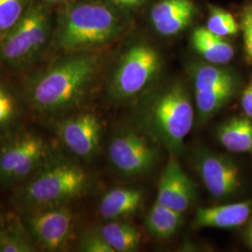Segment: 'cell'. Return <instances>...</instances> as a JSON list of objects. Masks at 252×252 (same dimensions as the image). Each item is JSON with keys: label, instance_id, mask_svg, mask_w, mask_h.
I'll use <instances>...</instances> for the list:
<instances>
[{"label": "cell", "instance_id": "1", "mask_svg": "<svg viewBox=\"0 0 252 252\" xmlns=\"http://www.w3.org/2000/svg\"><path fill=\"white\" fill-rule=\"evenodd\" d=\"M98 66L96 55L78 52L58 59L28 82L27 99L42 114L54 115L74 106L89 87Z\"/></svg>", "mask_w": 252, "mask_h": 252}, {"label": "cell", "instance_id": "2", "mask_svg": "<svg viewBox=\"0 0 252 252\" xmlns=\"http://www.w3.org/2000/svg\"><path fill=\"white\" fill-rule=\"evenodd\" d=\"M121 10L101 0L68 2L58 16L54 44L71 54L112 42L126 27Z\"/></svg>", "mask_w": 252, "mask_h": 252}, {"label": "cell", "instance_id": "3", "mask_svg": "<svg viewBox=\"0 0 252 252\" xmlns=\"http://www.w3.org/2000/svg\"><path fill=\"white\" fill-rule=\"evenodd\" d=\"M141 119L158 141L178 153L193 126L194 109L186 89L175 83L147 101Z\"/></svg>", "mask_w": 252, "mask_h": 252}, {"label": "cell", "instance_id": "4", "mask_svg": "<svg viewBox=\"0 0 252 252\" xmlns=\"http://www.w3.org/2000/svg\"><path fill=\"white\" fill-rule=\"evenodd\" d=\"M88 177L79 165L52 162L41 168L19 193L23 206L30 209L62 206L85 189Z\"/></svg>", "mask_w": 252, "mask_h": 252}, {"label": "cell", "instance_id": "5", "mask_svg": "<svg viewBox=\"0 0 252 252\" xmlns=\"http://www.w3.org/2000/svg\"><path fill=\"white\" fill-rule=\"evenodd\" d=\"M51 15L42 3L31 2L0 42V60L13 68L27 66L44 51L51 37Z\"/></svg>", "mask_w": 252, "mask_h": 252}, {"label": "cell", "instance_id": "6", "mask_svg": "<svg viewBox=\"0 0 252 252\" xmlns=\"http://www.w3.org/2000/svg\"><path fill=\"white\" fill-rule=\"evenodd\" d=\"M161 69L158 52L148 44L129 48L122 56L112 75L109 94L114 100L134 97L154 80Z\"/></svg>", "mask_w": 252, "mask_h": 252}, {"label": "cell", "instance_id": "7", "mask_svg": "<svg viewBox=\"0 0 252 252\" xmlns=\"http://www.w3.org/2000/svg\"><path fill=\"white\" fill-rule=\"evenodd\" d=\"M48 152L45 140L36 134L10 139L0 148V182L8 185L25 180L45 162Z\"/></svg>", "mask_w": 252, "mask_h": 252}, {"label": "cell", "instance_id": "8", "mask_svg": "<svg viewBox=\"0 0 252 252\" xmlns=\"http://www.w3.org/2000/svg\"><path fill=\"white\" fill-rule=\"evenodd\" d=\"M109 160L114 168L126 177L143 175L156 161V153L143 135L132 130L118 133L108 146Z\"/></svg>", "mask_w": 252, "mask_h": 252}, {"label": "cell", "instance_id": "9", "mask_svg": "<svg viewBox=\"0 0 252 252\" xmlns=\"http://www.w3.org/2000/svg\"><path fill=\"white\" fill-rule=\"evenodd\" d=\"M26 220L28 232L42 249L58 252L68 242L73 221L68 208L63 206L34 208Z\"/></svg>", "mask_w": 252, "mask_h": 252}, {"label": "cell", "instance_id": "10", "mask_svg": "<svg viewBox=\"0 0 252 252\" xmlns=\"http://www.w3.org/2000/svg\"><path fill=\"white\" fill-rule=\"evenodd\" d=\"M197 169L213 198H229L241 188L242 180L238 165L224 155L211 152L202 153L199 156Z\"/></svg>", "mask_w": 252, "mask_h": 252}, {"label": "cell", "instance_id": "11", "mask_svg": "<svg viewBox=\"0 0 252 252\" xmlns=\"http://www.w3.org/2000/svg\"><path fill=\"white\" fill-rule=\"evenodd\" d=\"M57 130L63 145L73 154L88 159L97 152L102 126L95 115L86 112L67 118L58 125Z\"/></svg>", "mask_w": 252, "mask_h": 252}, {"label": "cell", "instance_id": "12", "mask_svg": "<svg viewBox=\"0 0 252 252\" xmlns=\"http://www.w3.org/2000/svg\"><path fill=\"white\" fill-rule=\"evenodd\" d=\"M193 197L192 181L179 162L170 158L159 181L157 202L183 213L192 204Z\"/></svg>", "mask_w": 252, "mask_h": 252}, {"label": "cell", "instance_id": "13", "mask_svg": "<svg viewBox=\"0 0 252 252\" xmlns=\"http://www.w3.org/2000/svg\"><path fill=\"white\" fill-rule=\"evenodd\" d=\"M195 11L192 0H161L152 9L151 20L160 35L174 36L189 27Z\"/></svg>", "mask_w": 252, "mask_h": 252}, {"label": "cell", "instance_id": "14", "mask_svg": "<svg viewBox=\"0 0 252 252\" xmlns=\"http://www.w3.org/2000/svg\"><path fill=\"white\" fill-rule=\"evenodd\" d=\"M252 199L229 205L200 207L193 226L196 228L233 229L245 224L252 216Z\"/></svg>", "mask_w": 252, "mask_h": 252}, {"label": "cell", "instance_id": "15", "mask_svg": "<svg viewBox=\"0 0 252 252\" xmlns=\"http://www.w3.org/2000/svg\"><path fill=\"white\" fill-rule=\"evenodd\" d=\"M191 45L208 63L222 65L234 56V47L222 36H217L207 27L196 28L191 35Z\"/></svg>", "mask_w": 252, "mask_h": 252}, {"label": "cell", "instance_id": "16", "mask_svg": "<svg viewBox=\"0 0 252 252\" xmlns=\"http://www.w3.org/2000/svg\"><path fill=\"white\" fill-rule=\"evenodd\" d=\"M217 137L227 151L252 153V119L234 117L219 126Z\"/></svg>", "mask_w": 252, "mask_h": 252}, {"label": "cell", "instance_id": "17", "mask_svg": "<svg viewBox=\"0 0 252 252\" xmlns=\"http://www.w3.org/2000/svg\"><path fill=\"white\" fill-rule=\"evenodd\" d=\"M143 194L135 189L118 188L106 193L100 202V215L107 220H116L134 214L140 207Z\"/></svg>", "mask_w": 252, "mask_h": 252}, {"label": "cell", "instance_id": "18", "mask_svg": "<svg viewBox=\"0 0 252 252\" xmlns=\"http://www.w3.org/2000/svg\"><path fill=\"white\" fill-rule=\"evenodd\" d=\"M236 89L237 81L234 80L205 90L194 91L199 119L204 121L216 114L232 99Z\"/></svg>", "mask_w": 252, "mask_h": 252}, {"label": "cell", "instance_id": "19", "mask_svg": "<svg viewBox=\"0 0 252 252\" xmlns=\"http://www.w3.org/2000/svg\"><path fill=\"white\" fill-rule=\"evenodd\" d=\"M182 220V212L156 201L148 212L145 223L149 233L154 237L165 239L178 231Z\"/></svg>", "mask_w": 252, "mask_h": 252}, {"label": "cell", "instance_id": "20", "mask_svg": "<svg viewBox=\"0 0 252 252\" xmlns=\"http://www.w3.org/2000/svg\"><path fill=\"white\" fill-rule=\"evenodd\" d=\"M100 234L115 252H135L141 240L140 233L135 226L123 221L105 224L101 228Z\"/></svg>", "mask_w": 252, "mask_h": 252}, {"label": "cell", "instance_id": "21", "mask_svg": "<svg viewBox=\"0 0 252 252\" xmlns=\"http://www.w3.org/2000/svg\"><path fill=\"white\" fill-rule=\"evenodd\" d=\"M193 90H205L236 80L233 73L213 63H200L191 71Z\"/></svg>", "mask_w": 252, "mask_h": 252}, {"label": "cell", "instance_id": "22", "mask_svg": "<svg viewBox=\"0 0 252 252\" xmlns=\"http://www.w3.org/2000/svg\"><path fill=\"white\" fill-rule=\"evenodd\" d=\"M21 106L9 86L0 82V135L8 133L18 123Z\"/></svg>", "mask_w": 252, "mask_h": 252}, {"label": "cell", "instance_id": "23", "mask_svg": "<svg viewBox=\"0 0 252 252\" xmlns=\"http://www.w3.org/2000/svg\"><path fill=\"white\" fill-rule=\"evenodd\" d=\"M207 28L217 36H234L238 33L239 26L234 16L225 9L210 5L208 7Z\"/></svg>", "mask_w": 252, "mask_h": 252}, {"label": "cell", "instance_id": "24", "mask_svg": "<svg viewBox=\"0 0 252 252\" xmlns=\"http://www.w3.org/2000/svg\"><path fill=\"white\" fill-rule=\"evenodd\" d=\"M31 0H0V42L22 18Z\"/></svg>", "mask_w": 252, "mask_h": 252}, {"label": "cell", "instance_id": "25", "mask_svg": "<svg viewBox=\"0 0 252 252\" xmlns=\"http://www.w3.org/2000/svg\"><path fill=\"white\" fill-rule=\"evenodd\" d=\"M35 248L21 226L5 229L0 235V252H32Z\"/></svg>", "mask_w": 252, "mask_h": 252}, {"label": "cell", "instance_id": "26", "mask_svg": "<svg viewBox=\"0 0 252 252\" xmlns=\"http://www.w3.org/2000/svg\"><path fill=\"white\" fill-rule=\"evenodd\" d=\"M240 27L243 33L245 54L248 61L252 63V3L247 5L241 12Z\"/></svg>", "mask_w": 252, "mask_h": 252}, {"label": "cell", "instance_id": "27", "mask_svg": "<svg viewBox=\"0 0 252 252\" xmlns=\"http://www.w3.org/2000/svg\"><path fill=\"white\" fill-rule=\"evenodd\" d=\"M80 250L84 252H115L99 234H87L82 237Z\"/></svg>", "mask_w": 252, "mask_h": 252}, {"label": "cell", "instance_id": "28", "mask_svg": "<svg viewBox=\"0 0 252 252\" xmlns=\"http://www.w3.org/2000/svg\"><path fill=\"white\" fill-rule=\"evenodd\" d=\"M241 106L245 116L252 119V79L244 89L241 96Z\"/></svg>", "mask_w": 252, "mask_h": 252}, {"label": "cell", "instance_id": "29", "mask_svg": "<svg viewBox=\"0 0 252 252\" xmlns=\"http://www.w3.org/2000/svg\"><path fill=\"white\" fill-rule=\"evenodd\" d=\"M106 3H108L118 9H135L137 7H140L147 3L149 0H101Z\"/></svg>", "mask_w": 252, "mask_h": 252}, {"label": "cell", "instance_id": "30", "mask_svg": "<svg viewBox=\"0 0 252 252\" xmlns=\"http://www.w3.org/2000/svg\"><path fill=\"white\" fill-rule=\"evenodd\" d=\"M244 236H245L246 243L252 250V219L250 220L249 224H248L246 230H245Z\"/></svg>", "mask_w": 252, "mask_h": 252}, {"label": "cell", "instance_id": "31", "mask_svg": "<svg viewBox=\"0 0 252 252\" xmlns=\"http://www.w3.org/2000/svg\"><path fill=\"white\" fill-rule=\"evenodd\" d=\"M6 228H5V221H4V219H3V217L0 215V235L1 234L3 233V231L5 230Z\"/></svg>", "mask_w": 252, "mask_h": 252}, {"label": "cell", "instance_id": "32", "mask_svg": "<svg viewBox=\"0 0 252 252\" xmlns=\"http://www.w3.org/2000/svg\"><path fill=\"white\" fill-rule=\"evenodd\" d=\"M48 3H61V2H66L68 0H43Z\"/></svg>", "mask_w": 252, "mask_h": 252}]
</instances>
